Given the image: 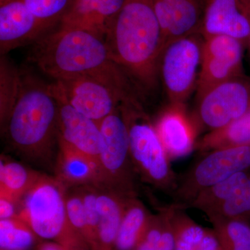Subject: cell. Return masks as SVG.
<instances>
[{
  "instance_id": "1",
  "label": "cell",
  "mask_w": 250,
  "mask_h": 250,
  "mask_svg": "<svg viewBox=\"0 0 250 250\" xmlns=\"http://www.w3.org/2000/svg\"><path fill=\"white\" fill-rule=\"evenodd\" d=\"M34 44L31 61L54 80L79 75L95 77L127 96L137 97L134 81L111 60L104 36L59 26Z\"/></svg>"
},
{
  "instance_id": "2",
  "label": "cell",
  "mask_w": 250,
  "mask_h": 250,
  "mask_svg": "<svg viewBox=\"0 0 250 250\" xmlns=\"http://www.w3.org/2000/svg\"><path fill=\"white\" fill-rule=\"evenodd\" d=\"M104 39L111 60L136 85L156 86L164 42L152 0H126Z\"/></svg>"
},
{
  "instance_id": "3",
  "label": "cell",
  "mask_w": 250,
  "mask_h": 250,
  "mask_svg": "<svg viewBox=\"0 0 250 250\" xmlns=\"http://www.w3.org/2000/svg\"><path fill=\"white\" fill-rule=\"evenodd\" d=\"M19 95L4 131L10 142L29 156H41L58 141L59 104L47 85L21 73Z\"/></svg>"
},
{
  "instance_id": "4",
  "label": "cell",
  "mask_w": 250,
  "mask_h": 250,
  "mask_svg": "<svg viewBox=\"0 0 250 250\" xmlns=\"http://www.w3.org/2000/svg\"><path fill=\"white\" fill-rule=\"evenodd\" d=\"M121 108L127 125L130 154L136 174L171 196L177 187L178 175L172 170L155 125L139 100L125 102Z\"/></svg>"
},
{
  "instance_id": "5",
  "label": "cell",
  "mask_w": 250,
  "mask_h": 250,
  "mask_svg": "<svg viewBox=\"0 0 250 250\" xmlns=\"http://www.w3.org/2000/svg\"><path fill=\"white\" fill-rule=\"evenodd\" d=\"M202 157L182 175L171 195L170 205L187 209L202 190L229 178L233 174L250 169V144L214 149Z\"/></svg>"
},
{
  "instance_id": "6",
  "label": "cell",
  "mask_w": 250,
  "mask_h": 250,
  "mask_svg": "<svg viewBox=\"0 0 250 250\" xmlns=\"http://www.w3.org/2000/svg\"><path fill=\"white\" fill-rule=\"evenodd\" d=\"M99 125L103 142L99 166L101 186L125 196L136 197L137 174L130 154L127 125L121 105Z\"/></svg>"
},
{
  "instance_id": "7",
  "label": "cell",
  "mask_w": 250,
  "mask_h": 250,
  "mask_svg": "<svg viewBox=\"0 0 250 250\" xmlns=\"http://www.w3.org/2000/svg\"><path fill=\"white\" fill-rule=\"evenodd\" d=\"M204 40L201 34H194L170 41L163 49L159 77L170 104L185 106L196 90Z\"/></svg>"
},
{
  "instance_id": "8",
  "label": "cell",
  "mask_w": 250,
  "mask_h": 250,
  "mask_svg": "<svg viewBox=\"0 0 250 250\" xmlns=\"http://www.w3.org/2000/svg\"><path fill=\"white\" fill-rule=\"evenodd\" d=\"M66 191L57 178L40 175L21 199L18 218L41 238H57L67 228H73L67 217Z\"/></svg>"
},
{
  "instance_id": "9",
  "label": "cell",
  "mask_w": 250,
  "mask_h": 250,
  "mask_svg": "<svg viewBox=\"0 0 250 250\" xmlns=\"http://www.w3.org/2000/svg\"><path fill=\"white\" fill-rule=\"evenodd\" d=\"M250 112V77L242 74L215 85L197 100L191 117L197 131L222 129Z\"/></svg>"
},
{
  "instance_id": "10",
  "label": "cell",
  "mask_w": 250,
  "mask_h": 250,
  "mask_svg": "<svg viewBox=\"0 0 250 250\" xmlns=\"http://www.w3.org/2000/svg\"><path fill=\"white\" fill-rule=\"evenodd\" d=\"M49 85L54 96L98 124L125 102L139 99L127 96L95 77L83 75L54 80Z\"/></svg>"
},
{
  "instance_id": "11",
  "label": "cell",
  "mask_w": 250,
  "mask_h": 250,
  "mask_svg": "<svg viewBox=\"0 0 250 250\" xmlns=\"http://www.w3.org/2000/svg\"><path fill=\"white\" fill-rule=\"evenodd\" d=\"M245 48L241 41L228 36H213L204 40L197 100L215 85L244 73Z\"/></svg>"
},
{
  "instance_id": "12",
  "label": "cell",
  "mask_w": 250,
  "mask_h": 250,
  "mask_svg": "<svg viewBox=\"0 0 250 250\" xmlns=\"http://www.w3.org/2000/svg\"><path fill=\"white\" fill-rule=\"evenodd\" d=\"M55 98L59 104L58 141L85 156L96 166L99 172L103 147L100 125L76 111L62 99Z\"/></svg>"
},
{
  "instance_id": "13",
  "label": "cell",
  "mask_w": 250,
  "mask_h": 250,
  "mask_svg": "<svg viewBox=\"0 0 250 250\" xmlns=\"http://www.w3.org/2000/svg\"><path fill=\"white\" fill-rule=\"evenodd\" d=\"M164 47L170 41L201 34L206 0H152Z\"/></svg>"
},
{
  "instance_id": "14",
  "label": "cell",
  "mask_w": 250,
  "mask_h": 250,
  "mask_svg": "<svg viewBox=\"0 0 250 250\" xmlns=\"http://www.w3.org/2000/svg\"><path fill=\"white\" fill-rule=\"evenodd\" d=\"M49 29L34 16L22 0H7L0 4V52L35 42Z\"/></svg>"
},
{
  "instance_id": "15",
  "label": "cell",
  "mask_w": 250,
  "mask_h": 250,
  "mask_svg": "<svg viewBox=\"0 0 250 250\" xmlns=\"http://www.w3.org/2000/svg\"><path fill=\"white\" fill-rule=\"evenodd\" d=\"M154 125L170 160L183 158L195 150L198 131L188 116L185 106L169 104Z\"/></svg>"
},
{
  "instance_id": "16",
  "label": "cell",
  "mask_w": 250,
  "mask_h": 250,
  "mask_svg": "<svg viewBox=\"0 0 250 250\" xmlns=\"http://www.w3.org/2000/svg\"><path fill=\"white\" fill-rule=\"evenodd\" d=\"M250 24L242 0H206L201 34L234 38L248 47Z\"/></svg>"
},
{
  "instance_id": "17",
  "label": "cell",
  "mask_w": 250,
  "mask_h": 250,
  "mask_svg": "<svg viewBox=\"0 0 250 250\" xmlns=\"http://www.w3.org/2000/svg\"><path fill=\"white\" fill-rule=\"evenodd\" d=\"M126 0H73L60 27L93 31L104 36Z\"/></svg>"
},
{
  "instance_id": "18",
  "label": "cell",
  "mask_w": 250,
  "mask_h": 250,
  "mask_svg": "<svg viewBox=\"0 0 250 250\" xmlns=\"http://www.w3.org/2000/svg\"><path fill=\"white\" fill-rule=\"evenodd\" d=\"M59 145L57 165V179L66 188L84 185L101 186L96 166L85 156L77 152L62 141Z\"/></svg>"
},
{
  "instance_id": "19",
  "label": "cell",
  "mask_w": 250,
  "mask_h": 250,
  "mask_svg": "<svg viewBox=\"0 0 250 250\" xmlns=\"http://www.w3.org/2000/svg\"><path fill=\"white\" fill-rule=\"evenodd\" d=\"M184 210L172 207L174 250H223L213 229L198 225Z\"/></svg>"
},
{
  "instance_id": "20",
  "label": "cell",
  "mask_w": 250,
  "mask_h": 250,
  "mask_svg": "<svg viewBox=\"0 0 250 250\" xmlns=\"http://www.w3.org/2000/svg\"><path fill=\"white\" fill-rule=\"evenodd\" d=\"M98 239L106 247L116 245L126 200L129 197L104 187H97Z\"/></svg>"
},
{
  "instance_id": "21",
  "label": "cell",
  "mask_w": 250,
  "mask_h": 250,
  "mask_svg": "<svg viewBox=\"0 0 250 250\" xmlns=\"http://www.w3.org/2000/svg\"><path fill=\"white\" fill-rule=\"evenodd\" d=\"M152 215L137 197H129L116 241L118 250H132L137 246L149 225Z\"/></svg>"
},
{
  "instance_id": "22",
  "label": "cell",
  "mask_w": 250,
  "mask_h": 250,
  "mask_svg": "<svg viewBox=\"0 0 250 250\" xmlns=\"http://www.w3.org/2000/svg\"><path fill=\"white\" fill-rule=\"evenodd\" d=\"M250 144V112L231 124L207 133L197 141L195 150L202 153L232 146Z\"/></svg>"
},
{
  "instance_id": "23",
  "label": "cell",
  "mask_w": 250,
  "mask_h": 250,
  "mask_svg": "<svg viewBox=\"0 0 250 250\" xmlns=\"http://www.w3.org/2000/svg\"><path fill=\"white\" fill-rule=\"evenodd\" d=\"M40 175L20 163L1 160L0 198L18 203Z\"/></svg>"
},
{
  "instance_id": "24",
  "label": "cell",
  "mask_w": 250,
  "mask_h": 250,
  "mask_svg": "<svg viewBox=\"0 0 250 250\" xmlns=\"http://www.w3.org/2000/svg\"><path fill=\"white\" fill-rule=\"evenodd\" d=\"M250 170H248L238 172L229 178L207 188L195 197L188 208H195L208 215L238 192L250 179Z\"/></svg>"
},
{
  "instance_id": "25",
  "label": "cell",
  "mask_w": 250,
  "mask_h": 250,
  "mask_svg": "<svg viewBox=\"0 0 250 250\" xmlns=\"http://www.w3.org/2000/svg\"><path fill=\"white\" fill-rule=\"evenodd\" d=\"M223 250H250V225L240 220L208 219Z\"/></svg>"
},
{
  "instance_id": "26",
  "label": "cell",
  "mask_w": 250,
  "mask_h": 250,
  "mask_svg": "<svg viewBox=\"0 0 250 250\" xmlns=\"http://www.w3.org/2000/svg\"><path fill=\"white\" fill-rule=\"evenodd\" d=\"M21 72L5 57L0 62V116L4 129L19 95Z\"/></svg>"
},
{
  "instance_id": "27",
  "label": "cell",
  "mask_w": 250,
  "mask_h": 250,
  "mask_svg": "<svg viewBox=\"0 0 250 250\" xmlns=\"http://www.w3.org/2000/svg\"><path fill=\"white\" fill-rule=\"evenodd\" d=\"M29 227L21 218L0 221V246L1 250H26L33 243Z\"/></svg>"
},
{
  "instance_id": "28",
  "label": "cell",
  "mask_w": 250,
  "mask_h": 250,
  "mask_svg": "<svg viewBox=\"0 0 250 250\" xmlns=\"http://www.w3.org/2000/svg\"><path fill=\"white\" fill-rule=\"evenodd\" d=\"M29 11L47 29L60 24L73 0H22Z\"/></svg>"
},
{
  "instance_id": "29",
  "label": "cell",
  "mask_w": 250,
  "mask_h": 250,
  "mask_svg": "<svg viewBox=\"0 0 250 250\" xmlns=\"http://www.w3.org/2000/svg\"><path fill=\"white\" fill-rule=\"evenodd\" d=\"M207 215L208 219H230L250 225V179L231 198Z\"/></svg>"
},
{
  "instance_id": "30",
  "label": "cell",
  "mask_w": 250,
  "mask_h": 250,
  "mask_svg": "<svg viewBox=\"0 0 250 250\" xmlns=\"http://www.w3.org/2000/svg\"><path fill=\"white\" fill-rule=\"evenodd\" d=\"M66 208L67 217L72 228L85 233L88 237V229L85 218L84 207L83 201L78 191L67 192L66 191Z\"/></svg>"
},
{
  "instance_id": "31",
  "label": "cell",
  "mask_w": 250,
  "mask_h": 250,
  "mask_svg": "<svg viewBox=\"0 0 250 250\" xmlns=\"http://www.w3.org/2000/svg\"><path fill=\"white\" fill-rule=\"evenodd\" d=\"M16 203L5 198H0V218L5 219L14 218L18 217L16 212Z\"/></svg>"
},
{
  "instance_id": "32",
  "label": "cell",
  "mask_w": 250,
  "mask_h": 250,
  "mask_svg": "<svg viewBox=\"0 0 250 250\" xmlns=\"http://www.w3.org/2000/svg\"><path fill=\"white\" fill-rule=\"evenodd\" d=\"M243 6H244L245 11H246L247 17H248V21H249L250 29V0H242ZM248 48L249 49L250 57V31L249 41H248Z\"/></svg>"
},
{
  "instance_id": "33",
  "label": "cell",
  "mask_w": 250,
  "mask_h": 250,
  "mask_svg": "<svg viewBox=\"0 0 250 250\" xmlns=\"http://www.w3.org/2000/svg\"><path fill=\"white\" fill-rule=\"evenodd\" d=\"M40 250H65L55 244H45L41 247Z\"/></svg>"
},
{
  "instance_id": "34",
  "label": "cell",
  "mask_w": 250,
  "mask_h": 250,
  "mask_svg": "<svg viewBox=\"0 0 250 250\" xmlns=\"http://www.w3.org/2000/svg\"><path fill=\"white\" fill-rule=\"evenodd\" d=\"M6 1H7V0H0V4H2V3L5 2Z\"/></svg>"
},
{
  "instance_id": "35",
  "label": "cell",
  "mask_w": 250,
  "mask_h": 250,
  "mask_svg": "<svg viewBox=\"0 0 250 250\" xmlns=\"http://www.w3.org/2000/svg\"></svg>"
}]
</instances>
